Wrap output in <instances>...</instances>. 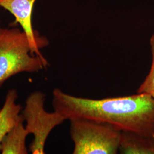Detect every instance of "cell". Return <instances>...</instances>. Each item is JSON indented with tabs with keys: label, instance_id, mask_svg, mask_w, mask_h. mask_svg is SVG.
<instances>
[{
	"label": "cell",
	"instance_id": "3957f363",
	"mask_svg": "<svg viewBox=\"0 0 154 154\" xmlns=\"http://www.w3.org/2000/svg\"><path fill=\"white\" fill-rule=\"evenodd\" d=\"M70 122L74 154H116L119 152L121 130L109 124L84 118Z\"/></svg>",
	"mask_w": 154,
	"mask_h": 154
},
{
	"label": "cell",
	"instance_id": "5b68a950",
	"mask_svg": "<svg viewBox=\"0 0 154 154\" xmlns=\"http://www.w3.org/2000/svg\"><path fill=\"white\" fill-rule=\"evenodd\" d=\"M37 0H0V7L10 12L28 37L33 54L44 57L41 49L49 45V41L34 30L33 8Z\"/></svg>",
	"mask_w": 154,
	"mask_h": 154
},
{
	"label": "cell",
	"instance_id": "52a82bcc",
	"mask_svg": "<svg viewBox=\"0 0 154 154\" xmlns=\"http://www.w3.org/2000/svg\"><path fill=\"white\" fill-rule=\"evenodd\" d=\"M119 152L122 154H154V138L122 131Z\"/></svg>",
	"mask_w": 154,
	"mask_h": 154
},
{
	"label": "cell",
	"instance_id": "8992f818",
	"mask_svg": "<svg viewBox=\"0 0 154 154\" xmlns=\"http://www.w3.org/2000/svg\"><path fill=\"white\" fill-rule=\"evenodd\" d=\"M18 94L11 89L6 95L5 102L0 109V146L6 134L20 122L23 121L21 111V106L17 104Z\"/></svg>",
	"mask_w": 154,
	"mask_h": 154
},
{
	"label": "cell",
	"instance_id": "9c48e42d",
	"mask_svg": "<svg viewBox=\"0 0 154 154\" xmlns=\"http://www.w3.org/2000/svg\"><path fill=\"white\" fill-rule=\"evenodd\" d=\"M151 52V65L149 74L140 84L137 90V93L148 94L154 98V34L150 38Z\"/></svg>",
	"mask_w": 154,
	"mask_h": 154
},
{
	"label": "cell",
	"instance_id": "7a4b0ae2",
	"mask_svg": "<svg viewBox=\"0 0 154 154\" xmlns=\"http://www.w3.org/2000/svg\"><path fill=\"white\" fill-rule=\"evenodd\" d=\"M49 66L45 57L33 54L25 33L17 28H4L0 20V88L21 72L34 73Z\"/></svg>",
	"mask_w": 154,
	"mask_h": 154
},
{
	"label": "cell",
	"instance_id": "6da1fadb",
	"mask_svg": "<svg viewBox=\"0 0 154 154\" xmlns=\"http://www.w3.org/2000/svg\"><path fill=\"white\" fill-rule=\"evenodd\" d=\"M54 111L66 120L84 118L112 125L121 131L154 138V98L146 93L94 99L78 97L54 88Z\"/></svg>",
	"mask_w": 154,
	"mask_h": 154
},
{
	"label": "cell",
	"instance_id": "277c9868",
	"mask_svg": "<svg viewBox=\"0 0 154 154\" xmlns=\"http://www.w3.org/2000/svg\"><path fill=\"white\" fill-rule=\"evenodd\" d=\"M45 95L36 91L30 94L25 102L22 116L29 134H33L34 140L30 150L33 154H44L48 138L55 127L61 125L66 119L55 111H46L44 108Z\"/></svg>",
	"mask_w": 154,
	"mask_h": 154
},
{
	"label": "cell",
	"instance_id": "ba28073f",
	"mask_svg": "<svg viewBox=\"0 0 154 154\" xmlns=\"http://www.w3.org/2000/svg\"><path fill=\"white\" fill-rule=\"evenodd\" d=\"M23 122L17 124L3 139L0 146L1 154H28L26 140L29 134L23 125Z\"/></svg>",
	"mask_w": 154,
	"mask_h": 154
}]
</instances>
